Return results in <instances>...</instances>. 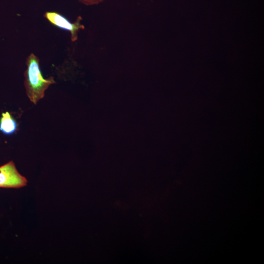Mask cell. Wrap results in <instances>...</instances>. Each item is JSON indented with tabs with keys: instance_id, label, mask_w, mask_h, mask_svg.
<instances>
[{
	"instance_id": "7a4b0ae2",
	"label": "cell",
	"mask_w": 264,
	"mask_h": 264,
	"mask_svg": "<svg viewBox=\"0 0 264 264\" xmlns=\"http://www.w3.org/2000/svg\"><path fill=\"white\" fill-rule=\"evenodd\" d=\"M27 183V179L19 173L13 161L0 166V188H19Z\"/></svg>"
},
{
	"instance_id": "5b68a950",
	"label": "cell",
	"mask_w": 264,
	"mask_h": 264,
	"mask_svg": "<svg viewBox=\"0 0 264 264\" xmlns=\"http://www.w3.org/2000/svg\"><path fill=\"white\" fill-rule=\"evenodd\" d=\"M80 2L86 5H91L98 4L104 0H78Z\"/></svg>"
},
{
	"instance_id": "3957f363",
	"label": "cell",
	"mask_w": 264,
	"mask_h": 264,
	"mask_svg": "<svg viewBox=\"0 0 264 264\" xmlns=\"http://www.w3.org/2000/svg\"><path fill=\"white\" fill-rule=\"evenodd\" d=\"M44 17L54 26L70 32L71 40L74 42L78 39V33L80 30L84 29L85 26L80 22L82 18L79 16L76 21L71 22L65 17L55 11H47L44 14Z\"/></svg>"
},
{
	"instance_id": "6da1fadb",
	"label": "cell",
	"mask_w": 264,
	"mask_h": 264,
	"mask_svg": "<svg viewBox=\"0 0 264 264\" xmlns=\"http://www.w3.org/2000/svg\"><path fill=\"white\" fill-rule=\"evenodd\" d=\"M39 62V58L31 53L26 59L27 68L24 73L26 95L30 102L35 105L44 98L45 91L49 86L56 83L53 76L47 79L43 77Z\"/></svg>"
},
{
	"instance_id": "277c9868",
	"label": "cell",
	"mask_w": 264,
	"mask_h": 264,
	"mask_svg": "<svg viewBox=\"0 0 264 264\" xmlns=\"http://www.w3.org/2000/svg\"><path fill=\"white\" fill-rule=\"evenodd\" d=\"M17 129V123L8 111L2 113L0 119V130L4 134H10Z\"/></svg>"
}]
</instances>
